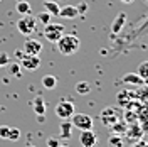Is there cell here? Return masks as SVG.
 <instances>
[{"mask_svg": "<svg viewBox=\"0 0 148 147\" xmlns=\"http://www.w3.org/2000/svg\"><path fill=\"white\" fill-rule=\"evenodd\" d=\"M125 20H126V14L125 12H121V14H118L116 15V19H114V22H113V27H111V31L116 34V32H120V29L125 26Z\"/></svg>", "mask_w": 148, "mask_h": 147, "instance_id": "obj_13", "label": "cell"}, {"mask_svg": "<svg viewBox=\"0 0 148 147\" xmlns=\"http://www.w3.org/2000/svg\"><path fill=\"white\" fill-rule=\"evenodd\" d=\"M9 61H10V56L7 53H0V66L9 64Z\"/></svg>", "mask_w": 148, "mask_h": 147, "instance_id": "obj_24", "label": "cell"}, {"mask_svg": "<svg viewBox=\"0 0 148 147\" xmlns=\"http://www.w3.org/2000/svg\"><path fill=\"white\" fill-rule=\"evenodd\" d=\"M9 132H10L9 125H0V139L7 140V139H9Z\"/></svg>", "mask_w": 148, "mask_h": 147, "instance_id": "obj_22", "label": "cell"}, {"mask_svg": "<svg viewBox=\"0 0 148 147\" xmlns=\"http://www.w3.org/2000/svg\"><path fill=\"white\" fill-rule=\"evenodd\" d=\"M17 12L18 14H22V15H27V14L32 12V7H30L29 2H18L17 3Z\"/></svg>", "mask_w": 148, "mask_h": 147, "instance_id": "obj_18", "label": "cell"}, {"mask_svg": "<svg viewBox=\"0 0 148 147\" xmlns=\"http://www.w3.org/2000/svg\"><path fill=\"white\" fill-rule=\"evenodd\" d=\"M42 42L37 39H27L24 44V53L25 54H32V56H39L42 53Z\"/></svg>", "mask_w": 148, "mask_h": 147, "instance_id": "obj_8", "label": "cell"}, {"mask_svg": "<svg viewBox=\"0 0 148 147\" xmlns=\"http://www.w3.org/2000/svg\"><path fill=\"white\" fill-rule=\"evenodd\" d=\"M76 9H77V14L81 15V14H86L88 12V3L86 2H81L79 5H76Z\"/></svg>", "mask_w": 148, "mask_h": 147, "instance_id": "obj_26", "label": "cell"}, {"mask_svg": "<svg viewBox=\"0 0 148 147\" xmlns=\"http://www.w3.org/2000/svg\"><path fill=\"white\" fill-rule=\"evenodd\" d=\"M18 61H20V63H18L20 68H24V69H27V71H36L37 68L40 66V58H39V56L24 54Z\"/></svg>", "mask_w": 148, "mask_h": 147, "instance_id": "obj_6", "label": "cell"}, {"mask_svg": "<svg viewBox=\"0 0 148 147\" xmlns=\"http://www.w3.org/2000/svg\"><path fill=\"white\" fill-rule=\"evenodd\" d=\"M69 120H71L74 129H79V130L92 129V119H91V115H88V113H76L74 112Z\"/></svg>", "mask_w": 148, "mask_h": 147, "instance_id": "obj_4", "label": "cell"}, {"mask_svg": "<svg viewBox=\"0 0 148 147\" xmlns=\"http://www.w3.org/2000/svg\"><path fill=\"white\" fill-rule=\"evenodd\" d=\"M10 73H12V74H15L17 78H20V64L14 63V64L10 66Z\"/></svg>", "mask_w": 148, "mask_h": 147, "instance_id": "obj_25", "label": "cell"}, {"mask_svg": "<svg viewBox=\"0 0 148 147\" xmlns=\"http://www.w3.org/2000/svg\"><path fill=\"white\" fill-rule=\"evenodd\" d=\"M123 83H126V85H141L143 80L136 73H126L123 76Z\"/></svg>", "mask_w": 148, "mask_h": 147, "instance_id": "obj_15", "label": "cell"}, {"mask_svg": "<svg viewBox=\"0 0 148 147\" xmlns=\"http://www.w3.org/2000/svg\"><path fill=\"white\" fill-rule=\"evenodd\" d=\"M57 15L62 17V19H74V17H77L79 14H77L76 5H64V7L59 9V14H57Z\"/></svg>", "mask_w": 148, "mask_h": 147, "instance_id": "obj_9", "label": "cell"}, {"mask_svg": "<svg viewBox=\"0 0 148 147\" xmlns=\"http://www.w3.org/2000/svg\"><path fill=\"white\" fill-rule=\"evenodd\" d=\"M24 54H25V53H24V51H18V53H17V54H15V56H17L18 59H20V58H22V56H24Z\"/></svg>", "mask_w": 148, "mask_h": 147, "instance_id": "obj_27", "label": "cell"}, {"mask_svg": "<svg viewBox=\"0 0 148 147\" xmlns=\"http://www.w3.org/2000/svg\"><path fill=\"white\" fill-rule=\"evenodd\" d=\"M121 2H125V3H131L133 0H121Z\"/></svg>", "mask_w": 148, "mask_h": 147, "instance_id": "obj_28", "label": "cell"}, {"mask_svg": "<svg viewBox=\"0 0 148 147\" xmlns=\"http://www.w3.org/2000/svg\"><path fill=\"white\" fill-rule=\"evenodd\" d=\"M56 44H57V49H59V53L62 56H71L79 51L81 41H79V37L74 36V34H64Z\"/></svg>", "mask_w": 148, "mask_h": 147, "instance_id": "obj_1", "label": "cell"}, {"mask_svg": "<svg viewBox=\"0 0 148 147\" xmlns=\"http://www.w3.org/2000/svg\"><path fill=\"white\" fill-rule=\"evenodd\" d=\"M64 34H66V27L62 24H59V22H49L44 27V37L49 42H52V44L57 42Z\"/></svg>", "mask_w": 148, "mask_h": 147, "instance_id": "obj_2", "label": "cell"}, {"mask_svg": "<svg viewBox=\"0 0 148 147\" xmlns=\"http://www.w3.org/2000/svg\"><path fill=\"white\" fill-rule=\"evenodd\" d=\"M108 147H123V140H121L120 135H116V134H113L108 140Z\"/></svg>", "mask_w": 148, "mask_h": 147, "instance_id": "obj_19", "label": "cell"}, {"mask_svg": "<svg viewBox=\"0 0 148 147\" xmlns=\"http://www.w3.org/2000/svg\"><path fill=\"white\" fill-rule=\"evenodd\" d=\"M42 86L46 88V90H56V86H57V78H56L54 74H44L42 76Z\"/></svg>", "mask_w": 148, "mask_h": 147, "instance_id": "obj_11", "label": "cell"}, {"mask_svg": "<svg viewBox=\"0 0 148 147\" xmlns=\"http://www.w3.org/2000/svg\"><path fill=\"white\" fill-rule=\"evenodd\" d=\"M76 92L79 93V95H88V93L91 92V83H88V81L76 83Z\"/></svg>", "mask_w": 148, "mask_h": 147, "instance_id": "obj_16", "label": "cell"}, {"mask_svg": "<svg viewBox=\"0 0 148 147\" xmlns=\"http://www.w3.org/2000/svg\"><path fill=\"white\" fill-rule=\"evenodd\" d=\"M79 142H81L83 147H94L98 144V135H96V132H92L91 129L81 130V134H79Z\"/></svg>", "mask_w": 148, "mask_h": 147, "instance_id": "obj_7", "label": "cell"}, {"mask_svg": "<svg viewBox=\"0 0 148 147\" xmlns=\"http://www.w3.org/2000/svg\"><path fill=\"white\" fill-rule=\"evenodd\" d=\"M36 26H37V20H36V17H32L30 14L22 15V17L17 20V29L22 36H30V34L36 31Z\"/></svg>", "mask_w": 148, "mask_h": 147, "instance_id": "obj_3", "label": "cell"}, {"mask_svg": "<svg viewBox=\"0 0 148 147\" xmlns=\"http://www.w3.org/2000/svg\"><path fill=\"white\" fill-rule=\"evenodd\" d=\"M18 139H20V129H17V127H10L9 139H7V140H18Z\"/></svg>", "mask_w": 148, "mask_h": 147, "instance_id": "obj_21", "label": "cell"}, {"mask_svg": "<svg viewBox=\"0 0 148 147\" xmlns=\"http://www.w3.org/2000/svg\"><path fill=\"white\" fill-rule=\"evenodd\" d=\"M136 74L143 80V83H148V59L140 63L138 69H136Z\"/></svg>", "mask_w": 148, "mask_h": 147, "instance_id": "obj_14", "label": "cell"}, {"mask_svg": "<svg viewBox=\"0 0 148 147\" xmlns=\"http://www.w3.org/2000/svg\"><path fill=\"white\" fill-rule=\"evenodd\" d=\"M36 20H40V22L46 26V24H49V22H51V14L44 10V12H40V14H39V15L36 17Z\"/></svg>", "mask_w": 148, "mask_h": 147, "instance_id": "obj_20", "label": "cell"}, {"mask_svg": "<svg viewBox=\"0 0 148 147\" xmlns=\"http://www.w3.org/2000/svg\"><path fill=\"white\" fill-rule=\"evenodd\" d=\"M74 103L69 100H61L57 105H56V115L61 120H67L71 119V115L74 113Z\"/></svg>", "mask_w": 148, "mask_h": 147, "instance_id": "obj_5", "label": "cell"}, {"mask_svg": "<svg viewBox=\"0 0 148 147\" xmlns=\"http://www.w3.org/2000/svg\"><path fill=\"white\" fill-rule=\"evenodd\" d=\"M59 146H61L59 139H56V137H49L47 139V147H59Z\"/></svg>", "mask_w": 148, "mask_h": 147, "instance_id": "obj_23", "label": "cell"}, {"mask_svg": "<svg viewBox=\"0 0 148 147\" xmlns=\"http://www.w3.org/2000/svg\"><path fill=\"white\" fill-rule=\"evenodd\" d=\"M59 147H71V146H62V144H61V146H59Z\"/></svg>", "mask_w": 148, "mask_h": 147, "instance_id": "obj_30", "label": "cell"}, {"mask_svg": "<svg viewBox=\"0 0 148 147\" xmlns=\"http://www.w3.org/2000/svg\"><path fill=\"white\" fill-rule=\"evenodd\" d=\"M44 7H46V12H49L51 15H52V14L57 15V14H59V9H61V7H59L56 2H52V0H46V2H44Z\"/></svg>", "mask_w": 148, "mask_h": 147, "instance_id": "obj_17", "label": "cell"}, {"mask_svg": "<svg viewBox=\"0 0 148 147\" xmlns=\"http://www.w3.org/2000/svg\"><path fill=\"white\" fill-rule=\"evenodd\" d=\"M25 147H36V146H32V144H29V146H25Z\"/></svg>", "mask_w": 148, "mask_h": 147, "instance_id": "obj_29", "label": "cell"}, {"mask_svg": "<svg viewBox=\"0 0 148 147\" xmlns=\"http://www.w3.org/2000/svg\"><path fill=\"white\" fill-rule=\"evenodd\" d=\"M59 129H61V139H69L71 137V134H73V123H71V120H61V125H59Z\"/></svg>", "mask_w": 148, "mask_h": 147, "instance_id": "obj_10", "label": "cell"}, {"mask_svg": "<svg viewBox=\"0 0 148 147\" xmlns=\"http://www.w3.org/2000/svg\"><path fill=\"white\" fill-rule=\"evenodd\" d=\"M32 107H34V112H36V115H46V101L42 100L40 96H37L36 100L32 101Z\"/></svg>", "mask_w": 148, "mask_h": 147, "instance_id": "obj_12", "label": "cell"}]
</instances>
